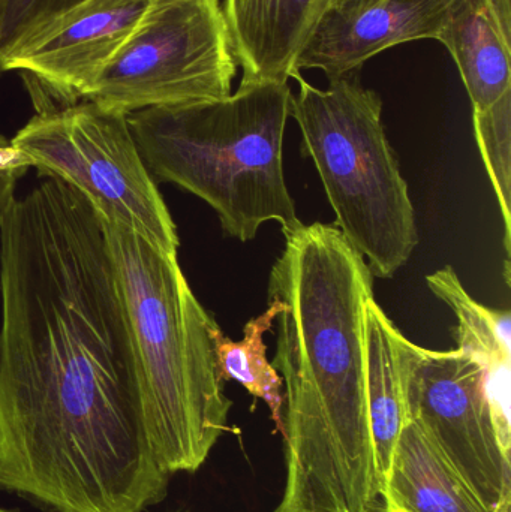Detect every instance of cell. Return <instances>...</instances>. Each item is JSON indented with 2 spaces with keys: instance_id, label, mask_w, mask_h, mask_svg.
Wrapping results in <instances>:
<instances>
[{
  "instance_id": "1",
  "label": "cell",
  "mask_w": 511,
  "mask_h": 512,
  "mask_svg": "<svg viewBox=\"0 0 511 512\" xmlns=\"http://www.w3.org/2000/svg\"><path fill=\"white\" fill-rule=\"evenodd\" d=\"M0 490L44 512L167 498L104 218L45 177L0 216Z\"/></svg>"
},
{
  "instance_id": "2",
  "label": "cell",
  "mask_w": 511,
  "mask_h": 512,
  "mask_svg": "<svg viewBox=\"0 0 511 512\" xmlns=\"http://www.w3.org/2000/svg\"><path fill=\"white\" fill-rule=\"evenodd\" d=\"M282 304L272 366L284 387L287 481L275 512H384L366 396L374 274L335 225H300L270 270Z\"/></svg>"
},
{
  "instance_id": "3",
  "label": "cell",
  "mask_w": 511,
  "mask_h": 512,
  "mask_svg": "<svg viewBox=\"0 0 511 512\" xmlns=\"http://www.w3.org/2000/svg\"><path fill=\"white\" fill-rule=\"evenodd\" d=\"M104 222L125 300L150 451L168 475L197 472L227 432L233 406L216 364L218 322L195 297L177 256L123 225Z\"/></svg>"
},
{
  "instance_id": "4",
  "label": "cell",
  "mask_w": 511,
  "mask_h": 512,
  "mask_svg": "<svg viewBox=\"0 0 511 512\" xmlns=\"http://www.w3.org/2000/svg\"><path fill=\"white\" fill-rule=\"evenodd\" d=\"M288 83H240L213 101L129 114L138 152L155 182L206 201L227 236L251 242L267 222L287 236L302 225L284 173Z\"/></svg>"
},
{
  "instance_id": "5",
  "label": "cell",
  "mask_w": 511,
  "mask_h": 512,
  "mask_svg": "<svg viewBox=\"0 0 511 512\" xmlns=\"http://www.w3.org/2000/svg\"><path fill=\"white\" fill-rule=\"evenodd\" d=\"M290 117L302 152L314 162L335 227L365 258L372 274L390 279L419 245L416 212L398 156L387 140L383 101L351 74L318 89L296 75Z\"/></svg>"
},
{
  "instance_id": "6",
  "label": "cell",
  "mask_w": 511,
  "mask_h": 512,
  "mask_svg": "<svg viewBox=\"0 0 511 512\" xmlns=\"http://www.w3.org/2000/svg\"><path fill=\"white\" fill-rule=\"evenodd\" d=\"M39 177L84 195L102 218L177 256L176 224L129 128L128 116L90 101L36 113L11 140Z\"/></svg>"
},
{
  "instance_id": "7",
  "label": "cell",
  "mask_w": 511,
  "mask_h": 512,
  "mask_svg": "<svg viewBox=\"0 0 511 512\" xmlns=\"http://www.w3.org/2000/svg\"><path fill=\"white\" fill-rule=\"evenodd\" d=\"M236 74L221 0H150L84 101L129 116L227 98Z\"/></svg>"
},
{
  "instance_id": "8",
  "label": "cell",
  "mask_w": 511,
  "mask_h": 512,
  "mask_svg": "<svg viewBox=\"0 0 511 512\" xmlns=\"http://www.w3.org/2000/svg\"><path fill=\"white\" fill-rule=\"evenodd\" d=\"M405 402L414 421L495 512H511L510 432L482 366L464 349L432 351L404 337Z\"/></svg>"
},
{
  "instance_id": "9",
  "label": "cell",
  "mask_w": 511,
  "mask_h": 512,
  "mask_svg": "<svg viewBox=\"0 0 511 512\" xmlns=\"http://www.w3.org/2000/svg\"><path fill=\"white\" fill-rule=\"evenodd\" d=\"M150 0H89L27 42L3 66L17 72L38 113L83 102Z\"/></svg>"
},
{
  "instance_id": "10",
  "label": "cell",
  "mask_w": 511,
  "mask_h": 512,
  "mask_svg": "<svg viewBox=\"0 0 511 512\" xmlns=\"http://www.w3.org/2000/svg\"><path fill=\"white\" fill-rule=\"evenodd\" d=\"M461 0H384L354 15L326 12L297 60L327 80L354 74L363 63L405 42L438 39Z\"/></svg>"
},
{
  "instance_id": "11",
  "label": "cell",
  "mask_w": 511,
  "mask_h": 512,
  "mask_svg": "<svg viewBox=\"0 0 511 512\" xmlns=\"http://www.w3.org/2000/svg\"><path fill=\"white\" fill-rule=\"evenodd\" d=\"M332 8V0H224L243 83H288L300 74L297 60Z\"/></svg>"
},
{
  "instance_id": "12",
  "label": "cell",
  "mask_w": 511,
  "mask_h": 512,
  "mask_svg": "<svg viewBox=\"0 0 511 512\" xmlns=\"http://www.w3.org/2000/svg\"><path fill=\"white\" fill-rule=\"evenodd\" d=\"M383 502L384 512H495L411 420L393 448Z\"/></svg>"
},
{
  "instance_id": "13",
  "label": "cell",
  "mask_w": 511,
  "mask_h": 512,
  "mask_svg": "<svg viewBox=\"0 0 511 512\" xmlns=\"http://www.w3.org/2000/svg\"><path fill=\"white\" fill-rule=\"evenodd\" d=\"M429 289L450 307L458 319L453 330L458 348L464 349L485 372L489 399L501 426L510 432L511 315L474 300L453 267L426 277Z\"/></svg>"
},
{
  "instance_id": "14",
  "label": "cell",
  "mask_w": 511,
  "mask_h": 512,
  "mask_svg": "<svg viewBox=\"0 0 511 512\" xmlns=\"http://www.w3.org/2000/svg\"><path fill=\"white\" fill-rule=\"evenodd\" d=\"M437 41L446 45L458 65L473 113L511 92V30L486 0H461Z\"/></svg>"
},
{
  "instance_id": "15",
  "label": "cell",
  "mask_w": 511,
  "mask_h": 512,
  "mask_svg": "<svg viewBox=\"0 0 511 512\" xmlns=\"http://www.w3.org/2000/svg\"><path fill=\"white\" fill-rule=\"evenodd\" d=\"M404 337L375 298H371L365 312L366 396L381 484L399 433L408 421L402 357Z\"/></svg>"
},
{
  "instance_id": "16",
  "label": "cell",
  "mask_w": 511,
  "mask_h": 512,
  "mask_svg": "<svg viewBox=\"0 0 511 512\" xmlns=\"http://www.w3.org/2000/svg\"><path fill=\"white\" fill-rule=\"evenodd\" d=\"M281 310L282 304L276 298H269V307L245 325L243 339L239 342L228 339L216 325L213 345L222 381L239 382L252 396L264 400L272 411L273 421L282 430V379L278 370L267 361L264 343V334L272 328Z\"/></svg>"
},
{
  "instance_id": "17",
  "label": "cell",
  "mask_w": 511,
  "mask_h": 512,
  "mask_svg": "<svg viewBox=\"0 0 511 512\" xmlns=\"http://www.w3.org/2000/svg\"><path fill=\"white\" fill-rule=\"evenodd\" d=\"M474 137L497 195L504 224L506 280L511 254V92L483 111L473 113Z\"/></svg>"
},
{
  "instance_id": "18",
  "label": "cell",
  "mask_w": 511,
  "mask_h": 512,
  "mask_svg": "<svg viewBox=\"0 0 511 512\" xmlns=\"http://www.w3.org/2000/svg\"><path fill=\"white\" fill-rule=\"evenodd\" d=\"M89 0H0V75L6 60Z\"/></svg>"
},
{
  "instance_id": "19",
  "label": "cell",
  "mask_w": 511,
  "mask_h": 512,
  "mask_svg": "<svg viewBox=\"0 0 511 512\" xmlns=\"http://www.w3.org/2000/svg\"><path fill=\"white\" fill-rule=\"evenodd\" d=\"M30 168L27 159L11 146V140L0 134V171L27 173Z\"/></svg>"
},
{
  "instance_id": "20",
  "label": "cell",
  "mask_w": 511,
  "mask_h": 512,
  "mask_svg": "<svg viewBox=\"0 0 511 512\" xmlns=\"http://www.w3.org/2000/svg\"><path fill=\"white\" fill-rule=\"evenodd\" d=\"M24 174L21 171H0V216L14 200L15 186Z\"/></svg>"
},
{
  "instance_id": "21",
  "label": "cell",
  "mask_w": 511,
  "mask_h": 512,
  "mask_svg": "<svg viewBox=\"0 0 511 512\" xmlns=\"http://www.w3.org/2000/svg\"><path fill=\"white\" fill-rule=\"evenodd\" d=\"M384 0H332V11L342 15H354L371 6L378 5Z\"/></svg>"
},
{
  "instance_id": "22",
  "label": "cell",
  "mask_w": 511,
  "mask_h": 512,
  "mask_svg": "<svg viewBox=\"0 0 511 512\" xmlns=\"http://www.w3.org/2000/svg\"><path fill=\"white\" fill-rule=\"evenodd\" d=\"M486 2L491 6L500 23L511 30V0H486Z\"/></svg>"
}]
</instances>
